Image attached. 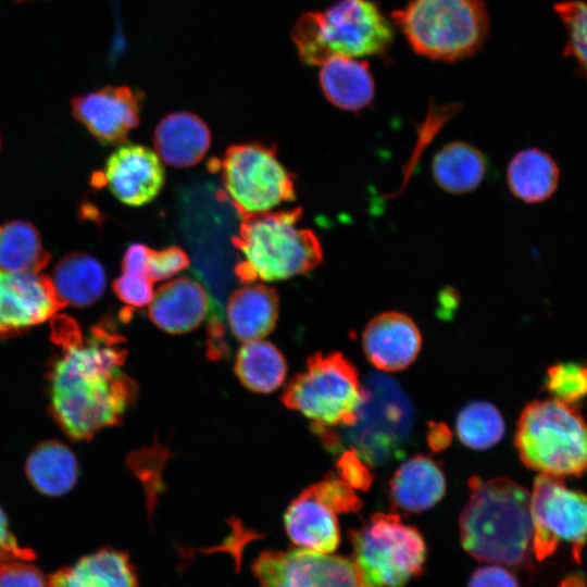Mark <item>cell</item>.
Masks as SVG:
<instances>
[{
  "instance_id": "obj_41",
  "label": "cell",
  "mask_w": 587,
  "mask_h": 587,
  "mask_svg": "<svg viewBox=\"0 0 587 587\" xmlns=\"http://www.w3.org/2000/svg\"><path fill=\"white\" fill-rule=\"evenodd\" d=\"M450 439V433L446 429L445 426H436L429 433L430 446L434 449L444 448Z\"/></svg>"
},
{
  "instance_id": "obj_40",
  "label": "cell",
  "mask_w": 587,
  "mask_h": 587,
  "mask_svg": "<svg viewBox=\"0 0 587 587\" xmlns=\"http://www.w3.org/2000/svg\"><path fill=\"white\" fill-rule=\"evenodd\" d=\"M149 251L150 248L142 243L130 245L122 259L123 272L147 276Z\"/></svg>"
},
{
  "instance_id": "obj_4",
  "label": "cell",
  "mask_w": 587,
  "mask_h": 587,
  "mask_svg": "<svg viewBox=\"0 0 587 587\" xmlns=\"http://www.w3.org/2000/svg\"><path fill=\"white\" fill-rule=\"evenodd\" d=\"M291 38L304 64L322 65L334 57L382 54L392 43L394 32L374 2L339 0L325 11L304 13Z\"/></svg>"
},
{
  "instance_id": "obj_34",
  "label": "cell",
  "mask_w": 587,
  "mask_h": 587,
  "mask_svg": "<svg viewBox=\"0 0 587 587\" xmlns=\"http://www.w3.org/2000/svg\"><path fill=\"white\" fill-rule=\"evenodd\" d=\"M188 266V255L177 246H170L160 250L150 249L147 276L152 282H160L173 277Z\"/></svg>"
},
{
  "instance_id": "obj_7",
  "label": "cell",
  "mask_w": 587,
  "mask_h": 587,
  "mask_svg": "<svg viewBox=\"0 0 587 587\" xmlns=\"http://www.w3.org/2000/svg\"><path fill=\"white\" fill-rule=\"evenodd\" d=\"M353 364L341 353H316L286 386L282 400L314 427L351 426L366 398Z\"/></svg>"
},
{
  "instance_id": "obj_18",
  "label": "cell",
  "mask_w": 587,
  "mask_h": 587,
  "mask_svg": "<svg viewBox=\"0 0 587 587\" xmlns=\"http://www.w3.org/2000/svg\"><path fill=\"white\" fill-rule=\"evenodd\" d=\"M336 512L310 487L287 508L284 523L295 546L322 553H333L340 542Z\"/></svg>"
},
{
  "instance_id": "obj_36",
  "label": "cell",
  "mask_w": 587,
  "mask_h": 587,
  "mask_svg": "<svg viewBox=\"0 0 587 587\" xmlns=\"http://www.w3.org/2000/svg\"><path fill=\"white\" fill-rule=\"evenodd\" d=\"M152 280L145 275L123 272L113 282V291L117 298L135 308L150 304L153 298Z\"/></svg>"
},
{
  "instance_id": "obj_13",
  "label": "cell",
  "mask_w": 587,
  "mask_h": 587,
  "mask_svg": "<svg viewBox=\"0 0 587 587\" xmlns=\"http://www.w3.org/2000/svg\"><path fill=\"white\" fill-rule=\"evenodd\" d=\"M143 93L127 86H107L72 100V113L103 145H120L138 126Z\"/></svg>"
},
{
  "instance_id": "obj_39",
  "label": "cell",
  "mask_w": 587,
  "mask_h": 587,
  "mask_svg": "<svg viewBox=\"0 0 587 587\" xmlns=\"http://www.w3.org/2000/svg\"><path fill=\"white\" fill-rule=\"evenodd\" d=\"M17 558L23 560H34L35 553L28 548L21 547L8 527V521L0 509V559Z\"/></svg>"
},
{
  "instance_id": "obj_2",
  "label": "cell",
  "mask_w": 587,
  "mask_h": 587,
  "mask_svg": "<svg viewBox=\"0 0 587 587\" xmlns=\"http://www.w3.org/2000/svg\"><path fill=\"white\" fill-rule=\"evenodd\" d=\"M460 515L463 548L475 559L516 569L533 565L530 494L505 477L469 482Z\"/></svg>"
},
{
  "instance_id": "obj_21",
  "label": "cell",
  "mask_w": 587,
  "mask_h": 587,
  "mask_svg": "<svg viewBox=\"0 0 587 587\" xmlns=\"http://www.w3.org/2000/svg\"><path fill=\"white\" fill-rule=\"evenodd\" d=\"M319 82L325 98L344 111L359 112L375 96V83L367 62L334 57L322 64Z\"/></svg>"
},
{
  "instance_id": "obj_9",
  "label": "cell",
  "mask_w": 587,
  "mask_h": 587,
  "mask_svg": "<svg viewBox=\"0 0 587 587\" xmlns=\"http://www.w3.org/2000/svg\"><path fill=\"white\" fill-rule=\"evenodd\" d=\"M349 537L354 562L375 587H403L423 570L425 541L397 514L375 513Z\"/></svg>"
},
{
  "instance_id": "obj_28",
  "label": "cell",
  "mask_w": 587,
  "mask_h": 587,
  "mask_svg": "<svg viewBox=\"0 0 587 587\" xmlns=\"http://www.w3.org/2000/svg\"><path fill=\"white\" fill-rule=\"evenodd\" d=\"M235 372L255 392H272L285 380L287 364L282 352L262 339L247 341L238 351Z\"/></svg>"
},
{
  "instance_id": "obj_27",
  "label": "cell",
  "mask_w": 587,
  "mask_h": 587,
  "mask_svg": "<svg viewBox=\"0 0 587 587\" xmlns=\"http://www.w3.org/2000/svg\"><path fill=\"white\" fill-rule=\"evenodd\" d=\"M26 474L41 494L62 496L77 482V460L65 445L47 441L37 446L28 457Z\"/></svg>"
},
{
  "instance_id": "obj_42",
  "label": "cell",
  "mask_w": 587,
  "mask_h": 587,
  "mask_svg": "<svg viewBox=\"0 0 587 587\" xmlns=\"http://www.w3.org/2000/svg\"><path fill=\"white\" fill-rule=\"evenodd\" d=\"M559 587H587V578L583 574L572 573L561 580Z\"/></svg>"
},
{
  "instance_id": "obj_24",
  "label": "cell",
  "mask_w": 587,
  "mask_h": 587,
  "mask_svg": "<svg viewBox=\"0 0 587 587\" xmlns=\"http://www.w3.org/2000/svg\"><path fill=\"white\" fill-rule=\"evenodd\" d=\"M436 185L451 195L474 191L487 172L485 154L465 141H451L440 148L430 164Z\"/></svg>"
},
{
  "instance_id": "obj_38",
  "label": "cell",
  "mask_w": 587,
  "mask_h": 587,
  "mask_svg": "<svg viewBox=\"0 0 587 587\" xmlns=\"http://www.w3.org/2000/svg\"><path fill=\"white\" fill-rule=\"evenodd\" d=\"M469 587H520L516 577L499 565H486L476 570Z\"/></svg>"
},
{
  "instance_id": "obj_31",
  "label": "cell",
  "mask_w": 587,
  "mask_h": 587,
  "mask_svg": "<svg viewBox=\"0 0 587 587\" xmlns=\"http://www.w3.org/2000/svg\"><path fill=\"white\" fill-rule=\"evenodd\" d=\"M546 387L555 398L574 404L587 397V363L559 362L547 370Z\"/></svg>"
},
{
  "instance_id": "obj_32",
  "label": "cell",
  "mask_w": 587,
  "mask_h": 587,
  "mask_svg": "<svg viewBox=\"0 0 587 587\" xmlns=\"http://www.w3.org/2000/svg\"><path fill=\"white\" fill-rule=\"evenodd\" d=\"M555 11L569 35L566 54L574 57L587 80V3L566 1L555 5Z\"/></svg>"
},
{
  "instance_id": "obj_10",
  "label": "cell",
  "mask_w": 587,
  "mask_h": 587,
  "mask_svg": "<svg viewBox=\"0 0 587 587\" xmlns=\"http://www.w3.org/2000/svg\"><path fill=\"white\" fill-rule=\"evenodd\" d=\"M366 398L350 427L353 451L364 462L382 464L399 454L412 429L413 411L398 385L385 376H373Z\"/></svg>"
},
{
  "instance_id": "obj_25",
  "label": "cell",
  "mask_w": 587,
  "mask_h": 587,
  "mask_svg": "<svg viewBox=\"0 0 587 587\" xmlns=\"http://www.w3.org/2000/svg\"><path fill=\"white\" fill-rule=\"evenodd\" d=\"M50 279L63 307L90 305L103 295L107 285L102 264L83 252H74L60 260Z\"/></svg>"
},
{
  "instance_id": "obj_16",
  "label": "cell",
  "mask_w": 587,
  "mask_h": 587,
  "mask_svg": "<svg viewBox=\"0 0 587 587\" xmlns=\"http://www.w3.org/2000/svg\"><path fill=\"white\" fill-rule=\"evenodd\" d=\"M422 344L414 321L396 311L374 316L362 335V345L370 362L382 371H399L417 357Z\"/></svg>"
},
{
  "instance_id": "obj_23",
  "label": "cell",
  "mask_w": 587,
  "mask_h": 587,
  "mask_svg": "<svg viewBox=\"0 0 587 587\" xmlns=\"http://www.w3.org/2000/svg\"><path fill=\"white\" fill-rule=\"evenodd\" d=\"M446 490L439 466L428 457L415 455L403 462L389 482L392 502L407 512L417 513L437 503Z\"/></svg>"
},
{
  "instance_id": "obj_22",
  "label": "cell",
  "mask_w": 587,
  "mask_h": 587,
  "mask_svg": "<svg viewBox=\"0 0 587 587\" xmlns=\"http://www.w3.org/2000/svg\"><path fill=\"white\" fill-rule=\"evenodd\" d=\"M48 587H137V578L126 553L103 548L51 574Z\"/></svg>"
},
{
  "instance_id": "obj_5",
  "label": "cell",
  "mask_w": 587,
  "mask_h": 587,
  "mask_svg": "<svg viewBox=\"0 0 587 587\" xmlns=\"http://www.w3.org/2000/svg\"><path fill=\"white\" fill-rule=\"evenodd\" d=\"M514 442L522 462L540 474L587 472V422L573 404L555 398L529 402L520 415Z\"/></svg>"
},
{
  "instance_id": "obj_26",
  "label": "cell",
  "mask_w": 587,
  "mask_h": 587,
  "mask_svg": "<svg viewBox=\"0 0 587 587\" xmlns=\"http://www.w3.org/2000/svg\"><path fill=\"white\" fill-rule=\"evenodd\" d=\"M560 171L557 162L539 148L519 151L508 164L507 184L512 195L527 203L549 199L557 190Z\"/></svg>"
},
{
  "instance_id": "obj_3",
  "label": "cell",
  "mask_w": 587,
  "mask_h": 587,
  "mask_svg": "<svg viewBox=\"0 0 587 587\" xmlns=\"http://www.w3.org/2000/svg\"><path fill=\"white\" fill-rule=\"evenodd\" d=\"M302 208L241 217L232 243L243 260L235 266L242 283L276 282L304 275L323 261V248L309 228L299 227Z\"/></svg>"
},
{
  "instance_id": "obj_14",
  "label": "cell",
  "mask_w": 587,
  "mask_h": 587,
  "mask_svg": "<svg viewBox=\"0 0 587 587\" xmlns=\"http://www.w3.org/2000/svg\"><path fill=\"white\" fill-rule=\"evenodd\" d=\"M62 307L49 277L0 270V338L46 322Z\"/></svg>"
},
{
  "instance_id": "obj_30",
  "label": "cell",
  "mask_w": 587,
  "mask_h": 587,
  "mask_svg": "<svg viewBox=\"0 0 587 587\" xmlns=\"http://www.w3.org/2000/svg\"><path fill=\"white\" fill-rule=\"evenodd\" d=\"M457 433L465 446L484 450L501 439L504 422L496 407L485 401H476L464 407L459 413Z\"/></svg>"
},
{
  "instance_id": "obj_17",
  "label": "cell",
  "mask_w": 587,
  "mask_h": 587,
  "mask_svg": "<svg viewBox=\"0 0 587 587\" xmlns=\"http://www.w3.org/2000/svg\"><path fill=\"white\" fill-rule=\"evenodd\" d=\"M210 310L211 298L204 287L192 278L179 277L157 290L148 313L160 329L183 334L197 328Z\"/></svg>"
},
{
  "instance_id": "obj_11",
  "label": "cell",
  "mask_w": 587,
  "mask_h": 587,
  "mask_svg": "<svg viewBox=\"0 0 587 587\" xmlns=\"http://www.w3.org/2000/svg\"><path fill=\"white\" fill-rule=\"evenodd\" d=\"M533 552L537 561L551 557L561 542L582 562L587 544V494L570 489L561 477L539 474L530 494Z\"/></svg>"
},
{
  "instance_id": "obj_29",
  "label": "cell",
  "mask_w": 587,
  "mask_h": 587,
  "mask_svg": "<svg viewBox=\"0 0 587 587\" xmlns=\"http://www.w3.org/2000/svg\"><path fill=\"white\" fill-rule=\"evenodd\" d=\"M49 261L36 228L23 221L0 226V270L39 273Z\"/></svg>"
},
{
  "instance_id": "obj_6",
  "label": "cell",
  "mask_w": 587,
  "mask_h": 587,
  "mask_svg": "<svg viewBox=\"0 0 587 587\" xmlns=\"http://www.w3.org/2000/svg\"><path fill=\"white\" fill-rule=\"evenodd\" d=\"M392 20L416 53L439 61L471 57L489 30L484 0H409Z\"/></svg>"
},
{
  "instance_id": "obj_33",
  "label": "cell",
  "mask_w": 587,
  "mask_h": 587,
  "mask_svg": "<svg viewBox=\"0 0 587 587\" xmlns=\"http://www.w3.org/2000/svg\"><path fill=\"white\" fill-rule=\"evenodd\" d=\"M310 489L336 513L355 512L362 505L354 489L340 478H326Z\"/></svg>"
},
{
  "instance_id": "obj_37",
  "label": "cell",
  "mask_w": 587,
  "mask_h": 587,
  "mask_svg": "<svg viewBox=\"0 0 587 587\" xmlns=\"http://www.w3.org/2000/svg\"><path fill=\"white\" fill-rule=\"evenodd\" d=\"M340 479L353 489L365 490L372 480V475L365 462L353 451L342 453L337 463Z\"/></svg>"
},
{
  "instance_id": "obj_20",
  "label": "cell",
  "mask_w": 587,
  "mask_h": 587,
  "mask_svg": "<svg viewBox=\"0 0 587 587\" xmlns=\"http://www.w3.org/2000/svg\"><path fill=\"white\" fill-rule=\"evenodd\" d=\"M279 311L276 290L264 284H248L229 296L226 305L227 323L240 341L261 339L275 327Z\"/></svg>"
},
{
  "instance_id": "obj_12",
  "label": "cell",
  "mask_w": 587,
  "mask_h": 587,
  "mask_svg": "<svg viewBox=\"0 0 587 587\" xmlns=\"http://www.w3.org/2000/svg\"><path fill=\"white\" fill-rule=\"evenodd\" d=\"M252 571L260 587H375L353 559L302 548L264 551Z\"/></svg>"
},
{
  "instance_id": "obj_19",
  "label": "cell",
  "mask_w": 587,
  "mask_h": 587,
  "mask_svg": "<svg viewBox=\"0 0 587 587\" xmlns=\"http://www.w3.org/2000/svg\"><path fill=\"white\" fill-rule=\"evenodd\" d=\"M153 146L162 162L185 168L198 164L211 146L205 122L190 112L165 115L153 133Z\"/></svg>"
},
{
  "instance_id": "obj_8",
  "label": "cell",
  "mask_w": 587,
  "mask_h": 587,
  "mask_svg": "<svg viewBox=\"0 0 587 587\" xmlns=\"http://www.w3.org/2000/svg\"><path fill=\"white\" fill-rule=\"evenodd\" d=\"M214 166L221 171L223 198L241 217L271 211L296 199L295 175L279 161L276 148L271 145H233Z\"/></svg>"
},
{
  "instance_id": "obj_35",
  "label": "cell",
  "mask_w": 587,
  "mask_h": 587,
  "mask_svg": "<svg viewBox=\"0 0 587 587\" xmlns=\"http://www.w3.org/2000/svg\"><path fill=\"white\" fill-rule=\"evenodd\" d=\"M0 587H48L38 567L17 558L0 559Z\"/></svg>"
},
{
  "instance_id": "obj_1",
  "label": "cell",
  "mask_w": 587,
  "mask_h": 587,
  "mask_svg": "<svg viewBox=\"0 0 587 587\" xmlns=\"http://www.w3.org/2000/svg\"><path fill=\"white\" fill-rule=\"evenodd\" d=\"M52 340L60 355L50 371L52 415L73 439L91 438L121 423L137 397V385L122 366L126 359L123 337L107 323L84 338L75 321L58 316Z\"/></svg>"
},
{
  "instance_id": "obj_15",
  "label": "cell",
  "mask_w": 587,
  "mask_h": 587,
  "mask_svg": "<svg viewBox=\"0 0 587 587\" xmlns=\"http://www.w3.org/2000/svg\"><path fill=\"white\" fill-rule=\"evenodd\" d=\"M103 176L112 195L130 207L154 200L165 183L162 160L155 151L138 143L114 150L105 162Z\"/></svg>"
}]
</instances>
